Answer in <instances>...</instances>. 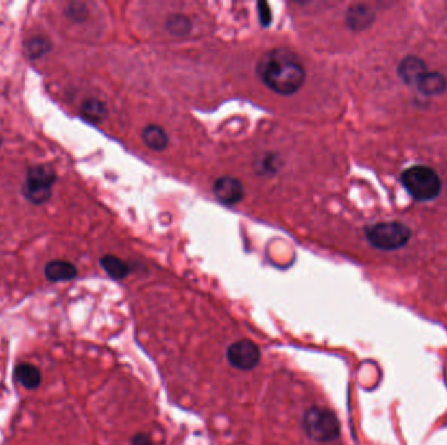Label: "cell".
Segmentation results:
<instances>
[{"label":"cell","mask_w":447,"mask_h":445,"mask_svg":"<svg viewBox=\"0 0 447 445\" xmlns=\"http://www.w3.org/2000/svg\"><path fill=\"white\" fill-rule=\"evenodd\" d=\"M419 92L424 96H438L447 89V80L441 72H426L416 84Z\"/></svg>","instance_id":"cell-12"},{"label":"cell","mask_w":447,"mask_h":445,"mask_svg":"<svg viewBox=\"0 0 447 445\" xmlns=\"http://www.w3.org/2000/svg\"><path fill=\"white\" fill-rule=\"evenodd\" d=\"M99 263H101L102 269L112 279H125L130 273V266H128L126 262H123L122 259H119V257H117L114 255H105L104 257H101Z\"/></svg>","instance_id":"cell-15"},{"label":"cell","mask_w":447,"mask_h":445,"mask_svg":"<svg viewBox=\"0 0 447 445\" xmlns=\"http://www.w3.org/2000/svg\"><path fill=\"white\" fill-rule=\"evenodd\" d=\"M258 14H259V20L263 27H268L272 21V12L269 5L265 1L258 3Z\"/></svg>","instance_id":"cell-18"},{"label":"cell","mask_w":447,"mask_h":445,"mask_svg":"<svg viewBox=\"0 0 447 445\" xmlns=\"http://www.w3.org/2000/svg\"><path fill=\"white\" fill-rule=\"evenodd\" d=\"M141 140L147 148L154 152H161L168 148V134L161 125H148L144 127L141 131Z\"/></svg>","instance_id":"cell-11"},{"label":"cell","mask_w":447,"mask_h":445,"mask_svg":"<svg viewBox=\"0 0 447 445\" xmlns=\"http://www.w3.org/2000/svg\"><path fill=\"white\" fill-rule=\"evenodd\" d=\"M256 73L269 90L280 96L297 93L306 80V70L300 58L284 47L268 50L261 56Z\"/></svg>","instance_id":"cell-1"},{"label":"cell","mask_w":447,"mask_h":445,"mask_svg":"<svg viewBox=\"0 0 447 445\" xmlns=\"http://www.w3.org/2000/svg\"><path fill=\"white\" fill-rule=\"evenodd\" d=\"M106 114H108L106 105L97 98L86 99L82 106V116L86 122L93 125L101 123L105 119Z\"/></svg>","instance_id":"cell-14"},{"label":"cell","mask_w":447,"mask_h":445,"mask_svg":"<svg viewBox=\"0 0 447 445\" xmlns=\"http://www.w3.org/2000/svg\"><path fill=\"white\" fill-rule=\"evenodd\" d=\"M212 192L225 205H236L245 197L243 183L233 177H221L213 183Z\"/></svg>","instance_id":"cell-7"},{"label":"cell","mask_w":447,"mask_h":445,"mask_svg":"<svg viewBox=\"0 0 447 445\" xmlns=\"http://www.w3.org/2000/svg\"><path fill=\"white\" fill-rule=\"evenodd\" d=\"M402 183L407 192L418 201H431L441 194L442 183L433 168L412 166L402 174Z\"/></svg>","instance_id":"cell-2"},{"label":"cell","mask_w":447,"mask_h":445,"mask_svg":"<svg viewBox=\"0 0 447 445\" xmlns=\"http://www.w3.org/2000/svg\"><path fill=\"white\" fill-rule=\"evenodd\" d=\"M45 276L50 282H64L76 279L77 268L66 260H53L45 266Z\"/></svg>","instance_id":"cell-10"},{"label":"cell","mask_w":447,"mask_h":445,"mask_svg":"<svg viewBox=\"0 0 447 445\" xmlns=\"http://www.w3.org/2000/svg\"><path fill=\"white\" fill-rule=\"evenodd\" d=\"M376 20L374 11L365 4H354L348 8L346 14L347 27L353 31H363L372 27Z\"/></svg>","instance_id":"cell-8"},{"label":"cell","mask_w":447,"mask_h":445,"mask_svg":"<svg viewBox=\"0 0 447 445\" xmlns=\"http://www.w3.org/2000/svg\"><path fill=\"white\" fill-rule=\"evenodd\" d=\"M131 444L152 445V439H151V436H149V435L140 432V433H136V435L132 437V440H131Z\"/></svg>","instance_id":"cell-19"},{"label":"cell","mask_w":447,"mask_h":445,"mask_svg":"<svg viewBox=\"0 0 447 445\" xmlns=\"http://www.w3.org/2000/svg\"><path fill=\"white\" fill-rule=\"evenodd\" d=\"M302 427L309 437L317 443L334 442L340 435V424L335 413L319 406H313L305 413Z\"/></svg>","instance_id":"cell-3"},{"label":"cell","mask_w":447,"mask_h":445,"mask_svg":"<svg viewBox=\"0 0 447 445\" xmlns=\"http://www.w3.org/2000/svg\"><path fill=\"white\" fill-rule=\"evenodd\" d=\"M367 242L378 250L392 251L404 247L411 230L402 222H379L365 229Z\"/></svg>","instance_id":"cell-4"},{"label":"cell","mask_w":447,"mask_h":445,"mask_svg":"<svg viewBox=\"0 0 447 445\" xmlns=\"http://www.w3.org/2000/svg\"><path fill=\"white\" fill-rule=\"evenodd\" d=\"M226 359L239 371H252L261 362V348L252 340H238L226 350Z\"/></svg>","instance_id":"cell-6"},{"label":"cell","mask_w":447,"mask_h":445,"mask_svg":"<svg viewBox=\"0 0 447 445\" xmlns=\"http://www.w3.org/2000/svg\"><path fill=\"white\" fill-rule=\"evenodd\" d=\"M14 379L27 390H37L41 385L43 375L36 366L30 363H20L14 368Z\"/></svg>","instance_id":"cell-13"},{"label":"cell","mask_w":447,"mask_h":445,"mask_svg":"<svg viewBox=\"0 0 447 445\" xmlns=\"http://www.w3.org/2000/svg\"><path fill=\"white\" fill-rule=\"evenodd\" d=\"M275 161H276L275 155H271V157H268V155H267L266 158L263 160V164H262V168L265 170V173H268V171H272V173H275V171H276V165H275Z\"/></svg>","instance_id":"cell-20"},{"label":"cell","mask_w":447,"mask_h":445,"mask_svg":"<svg viewBox=\"0 0 447 445\" xmlns=\"http://www.w3.org/2000/svg\"><path fill=\"white\" fill-rule=\"evenodd\" d=\"M56 181V173L53 167L49 165L29 167L27 179L23 186V195L32 204H45L51 199Z\"/></svg>","instance_id":"cell-5"},{"label":"cell","mask_w":447,"mask_h":445,"mask_svg":"<svg viewBox=\"0 0 447 445\" xmlns=\"http://www.w3.org/2000/svg\"><path fill=\"white\" fill-rule=\"evenodd\" d=\"M426 72L425 62L418 56H407L398 67V73L407 85H416Z\"/></svg>","instance_id":"cell-9"},{"label":"cell","mask_w":447,"mask_h":445,"mask_svg":"<svg viewBox=\"0 0 447 445\" xmlns=\"http://www.w3.org/2000/svg\"><path fill=\"white\" fill-rule=\"evenodd\" d=\"M24 49L30 59H38L45 54H47L53 49V44L47 38L37 36V37H33L25 42Z\"/></svg>","instance_id":"cell-17"},{"label":"cell","mask_w":447,"mask_h":445,"mask_svg":"<svg viewBox=\"0 0 447 445\" xmlns=\"http://www.w3.org/2000/svg\"><path fill=\"white\" fill-rule=\"evenodd\" d=\"M165 28L174 37H184L191 31L193 24L190 18L183 14H171L167 20Z\"/></svg>","instance_id":"cell-16"}]
</instances>
